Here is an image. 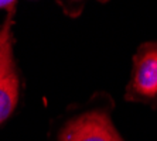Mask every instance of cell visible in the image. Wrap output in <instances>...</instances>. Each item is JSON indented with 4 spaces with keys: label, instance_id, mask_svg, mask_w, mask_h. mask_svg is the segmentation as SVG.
<instances>
[{
    "label": "cell",
    "instance_id": "6da1fadb",
    "mask_svg": "<svg viewBox=\"0 0 157 141\" xmlns=\"http://www.w3.org/2000/svg\"><path fill=\"white\" fill-rule=\"evenodd\" d=\"M128 98L157 105V41L143 44L135 55Z\"/></svg>",
    "mask_w": 157,
    "mask_h": 141
},
{
    "label": "cell",
    "instance_id": "7a4b0ae2",
    "mask_svg": "<svg viewBox=\"0 0 157 141\" xmlns=\"http://www.w3.org/2000/svg\"><path fill=\"white\" fill-rule=\"evenodd\" d=\"M58 141H124L116 131L109 116L92 110L71 120L59 133Z\"/></svg>",
    "mask_w": 157,
    "mask_h": 141
},
{
    "label": "cell",
    "instance_id": "3957f363",
    "mask_svg": "<svg viewBox=\"0 0 157 141\" xmlns=\"http://www.w3.org/2000/svg\"><path fill=\"white\" fill-rule=\"evenodd\" d=\"M18 87L20 80L14 65L10 64L0 72V124L14 112L18 102Z\"/></svg>",
    "mask_w": 157,
    "mask_h": 141
},
{
    "label": "cell",
    "instance_id": "277c9868",
    "mask_svg": "<svg viewBox=\"0 0 157 141\" xmlns=\"http://www.w3.org/2000/svg\"><path fill=\"white\" fill-rule=\"evenodd\" d=\"M10 64H13V52H11V44L7 43L0 50V72Z\"/></svg>",
    "mask_w": 157,
    "mask_h": 141
},
{
    "label": "cell",
    "instance_id": "5b68a950",
    "mask_svg": "<svg viewBox=\"0 0 157 141\" xmlns=\"http://www.w3.org/2000/svg\"><path fill=\"white\" fill-rule=\"evenodd\" d=\"M10 21H7L3 25V28L0 30V50L6 45L7 43H10Z\"/></svg>",
    "mask_w": 157,
    "mask_h": 141
},
{
    "label": "cell",
    "instance_id": "8992f818",
    "mask_svg": "<svg viewBox=\"0 0 157 141\" xmlns=\"http://www.w3.org/2000/svg\"><path fill=\"white\" fill-rule=\"evenodd\" d=\"M16 2H11V0H0V10H4V9H13L14 7Z\"/></svg>",
    "mask_w": 157,
    "mask_h": 141
}]
</instances>
